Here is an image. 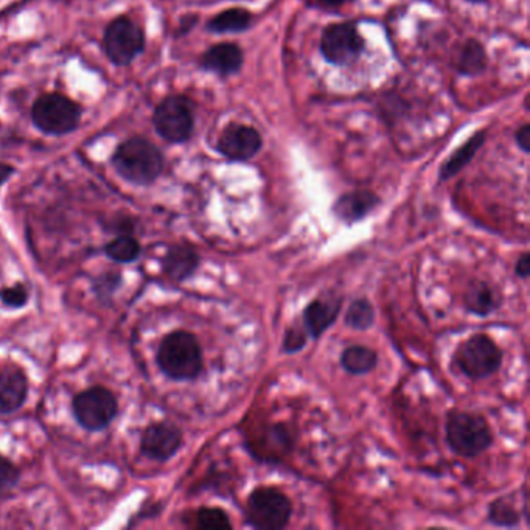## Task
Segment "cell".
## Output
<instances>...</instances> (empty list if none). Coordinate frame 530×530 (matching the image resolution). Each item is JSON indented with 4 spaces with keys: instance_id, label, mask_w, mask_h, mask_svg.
<instances>
[{
    "instance_id": "cell-16",
    "label": "cell",
    "mask_w": 530,
    "mask_h": 530,
    "mask_svg": "<svg viewBox=\"0 0 530 530\" xmlns=\"http://www.w3.org/2000/svg\"><path fill=\"white\" fill-rule=\"evenodd\" d=\"M28 397V380L18 367L0 370V415L19 411Z\"/></svg>"
},
{
    "instance_id": "cell-26",
    "label": "cell",
    "mask_w": 530,
    "mask_h": 530,
    "mask_svg": "<svg viewBox=\"0 0 530 530\" xmlns=\"http://www.w3.org/2000/svg\"><path fill=\"white\" fill-rule=\"evenodd\" d=\"M196 527L203 530L232 529L229 515L220 507H203L196 512Z\"/></svg>"
},
{
    "instance_id": "cell-14",
    "label": "cell",
    "mask_w": 530,
    "mask_h": 530,
    "mask_svg": "<svg viewBox=\"0 0 530 530\" xmlns=\"http://www.w3.org/2000/svg\"><path fill=\"white\" fill-rule=\"evenodd\" d=\"M342 297H327V299H314L305 307L302 314V325L308 336L319 339L328 328L335 324L341 313Z\"/></svg>"
},
{
    "instance_id": "cell-31",
    "label": "cell",
    "mask_w": 530,
    "mask_h": 530,
    "mask_svg": "<svg viewBox=\"0 0 530 530\" xmlns=\"http://www.w3.org/2000/svg\"><path fill=\"white\" fill-rule=\"evenodd\" d=\"M381 112H383V119L386 122L392 123V120H397L398 117L405 114L408 105H405V100L398 97V95L392 94L389 98H384L383 102L380 103Z\"/></svg>"
},
{
    "instance_id": "cell-6",
    "label": "cell",
    "mask_w": 530,
    "mask_h": 530,
    "mask_svg": "<svg viewBox=\"0 0 530 530\" xmlns=\"http://www.w3.org/2000/svg\"><path fill=\"white\" fill-rule=\"evenodd\" d=\"M293 504L285 493L274 487L252 490L246 504V521L260 530H280L288 526Z\"/></svg>"
},
{
    "instance_id": "cell-4",
    "label": "cell",
    "mask_w": 530,
    "mask_h": 530,
    "mask_svg": "<svg viewBox=\"0 0 530 530\" xmlns=\"http://www.w3.org/2000/svg\"><path fill=\"white\" fill-rule=\"evenodd\" d=\"M81 106L63 94H44L36 98L32 120L41 133L47 136H66L80 126Z\"/></svg>"
},
{
    "instance_id": "cell-25",
    "label": "cell",
    "mask_w": 530,
    "mask_h": 530,
    "mask_svg": "<svg viewBox=\"0 0 530 530\" xmlns=\"http://www.w3.org/2000/svg\"><path fill=\"white\" fill-rule=\"evenodd\" d=\"M489 521L498 527H517L521 521V513L510 498H499L490 504Z\"/></svg>"
},
{
    "instance_id": "cell-1",
    "label": "cell",
    "mask_w": 530,
    "mask_h": 530,
    "mask_svg": "<svg viewBox=\"0 0 530 530\" xmlns=\"http://www.w3.org/2000/svg\"><path fill=\"white\" fill-rule=\"evenodd\" d=\"M112 168L133 185L148 187L164 173V154L145 137H131L120 143L111 157Z\"/></svg>"
},
{
    "instance_id": "cell-7",
    "label": "cell",
    "mask_w": 530,
    "mask_h": 530,
    "mask_svg": "<svg viewBox=\"0 0 530 530\" xmlns=\"http://www.w3.org/2000/svg\"><path fill=\"white\" fill-rule=\"evenodd\" d=\"M454 363L470 380H484L498 372L503 364V350L489 336L473 335L456 350Z\"/></svg>"
},
{
    "instance_id": "cell-19",
    "label": "cell",
    "mask_w": 530,
    "mask_h": 530,
    "mask_svg": "<svg viewBox=\"0 0 530 530\" xmlns=\"http://www.w3.org/2000/svg\"><path fill=\"white\" fill-rule=\"evenodd\" d=\"M485 137H487V131H478L473 134L462 147L457 148L447 161L443 162L442 167L439 170L440 181H450L451 178L461 173L476 156L482 145H484Z\"/></svg>"
},
{
    "instance_id": "cell-2",
    "label": "cell",
    "mask_w": 530,
    "mask_h": 530,
    "mask_svg": "<svg viewBox=\"0 0 530 530\" xmlns=\"http://www.w3.org/2000/svg\"><path fill=\"white\" fill-rule=\"evenodd\" d=\"M156 361L170 380L193 381L203 372V349L193 333L175 330L162 339Z\"/></svg>"
},
{
    "instance_id": "cell-22",
    "label": "cell",
    "mask_w": 530,
    "mask_h": 530,
    "mask_svg": "<svg viewBox=\"0 0 530 530\" xmlns=\"http://www.w3.org/2000/svg\"><path fill=\"white\" fill-rule=\"evenodd\" d=\"M342 369L352 375H366L378 366L375 350L366 346H350L341 353Z\"/></svg>"
},
{
    "instance_id": "cell-32",
    "label": "cell",
    "mask_w": 530,
    "mask_h": 530,
    "mask_svg": "<svg viewBox=\"0 0 530 530\" xmlns=\"http://www.w3.org/2000/svg\"><path fill=\"white\" fill-rule=\"evenodd\" d=\"M515 140H517L518 147L521 148L523 153H530V125L524 123L521 128H518L517 134H515Z\"/></svg>"
},
{
    "instance_id": "cell-28",
    "label": "cell",
    "mask_w": 530,
    "mask_h": 530,
    "mask_svg": "<svg viewBox=\"0 0 530 530\" xmlns=\"http://www.w3.org/2000/svg\"><path fill=\"white\" fill-rule=\"evenodd\" d=\"M28 299H30V294L22 283L5 286L0 290V302L7 308H24Z\"/></svg>"
},
{
    "instance_id": "cell-12",
    "label": "cell",
    "mask_w": 530,
    "mask_h": 530,
    "mask_svg": "<svg viewBox=\"0 0 530 530\" xmlns=\"http://www.w3.org/2000/svg\"><path fill=\"white\" fill-rule=\"evenodd\" d=\"M184 436L173 423H151L140 439V453L151 461L167 462L181 450Z\"/></svg>"
},
{
    "instance_id": "cell-9",
    "label": "cell",
    "mask_w": 530,
    "mask_h": 530,
    "mask_svg": "<svg viewBox=\"0 0 530 530\" xmlns=\"http://www.w3.org/2000/svg\"><path fill=\"white\" fill-rule=\"evenodd\" d=\"M145 32L128 16H119L109 22L103 35V49L109 61L116 66H130L145 50Z\"/></svg>"
},
{
    "instance_id": "cell-5",
    "label": "cell",
    "mask_w": 530,
    "mask_h": 530,
    "mask_svg": "<svg viewBox=\"0 0 530 530\" xmlns=\"http://www.w3.org/2000/svg\"><path fill=\"white\" fill-rule=\"evenodd\" d=\"M154 130L168 143H185L195 131V106L185 95L165 97L154 109Z\"/></svg>"
},
{
    "instance_id": "cell-15",
    "label": "cell",
    "mask_w": 530,
    "mask_h": 530,
    "mask_svg": "<svg viewBox=\"0 0 530 530\" xmlns=\"http://www.w3.org/2000/svg\"><path fill=\"white\" fill-rule=\"evenodd\" d=\"M380 198L370 190H355L339 196L333 204V215L346 224H355L369 217L377 209Z\"/></svg>"
},
{
    "instance_id": "cell-20",
    "label": "cell",
    "mask_w": 530,
    "mask_h": 530,
    "mask_svg": "<svg viewBox=\"0 0 530 530\" xmlns=\"http://www.w3.org/2000/svg\"><path fill=\"white\" fill-rule=\"evenodd\" d=\"M457 74L464 77H479L484 74L485 69L489 66V55L487 50L482 46L478 39L470 38L465 41L462 49L457 55L456 64Z\"/></svg>"
},
{
    "instance_id": "cell-38",
    "label": "cell",
    "mask_w": 530,
    "mask_h": 530,
    "mask_svg": "<svg viewBox=\"0 0 530 530\" xmlns=\"http://www.w3.org/2000/svg\"><path fill=\"white\" fill-rule=\"evenodd\" d=\"M467 2H470V4H485L487 0H467Z\"/></svg>"
},
{
    "instance_id": "cell-37",
    "label": "cell",
    "mask_w": 530,
    "mask_h": 530,
    "mask_svg": "<svg viewBox=\"0 0 530 530\" xmlns=\"http://www.w3.org/2000/svg\"><path fill=\"white\" fill-rule=\"evenodd\" d=\"M319 5H322V7L327 8H336L341 7L342 4H344V0H316Z\"/></svg>"
},
{
    "instance_id": "cell-8",
    "label": "cell",
    "mask_w": 530,
    "mask_h": 530,
    "mask_svg": "<svg viewBox=\"0 0 530 530\" xmlns=\"http://www.w3.org/2000/svg\"><path fill=\"white\" fill-rule=\"evenodd\" d=\"M72 409L75 420L81 428L97 433L108 428L116 420L119 414V401L109 389L94 386L75 395Z\"/></svg>"
},
{
    "instance_id": "cell-29",
    "label": "cell",
    "mask_w": 530,
    "mask_h": 530,
    "mask_svg": "<svg viewBox=\"0 0 530 530\" xmlns=\"http://www.w3.org/2000/svg\"><path fill=\"white\" fill-rule=\"evenodd\" d=\"M21 479V470H19L10 459L0 456V495L10 492Z\"/></svg>"
},
{
    "instance_id": "cell-33",
    "label": "cell",
    "mask_w": 530,
    "mask_h": 530,
    "mask_svg": "<svg viewBox=\"0 0 530 530\" xmlns=\"http://www.w3.org/2000/svg\"><path fill=\"white\" fill-rule=\"evenodd\" d=\"M515 274L520 279H527L530 274V255L527 252H524L518 259L517 265H515Z\"/></svg>"
},
{
    "instance_id": "cell-27",
    "label": "cell",
    "mask_w": 530,
    "mask_h": 530,
    "mask_svg": "<svg viewBox=\"0 0 530 530\" xmlns=\"http://www.w3.org/2000/svg\"><path fill=\"white\" fill-rule=\"evenodd\" d=\"M122 286V274L117 271L103 272L92 283L95 296L103 304H111L112 297Z\"/></svg>"
},
{
    "instance_id": "cell-13",
    "label": "cell",
    "mask_w": 530,
    "mask_h": 530,
    "mask_svg": "<svg viewBox=\"0 0 530 530\" xmlns=\"http://www.w3.org/2000/svg\"><path fill=\"white\" fill-rule=\"evenodd\" d=\"M243 64H245L243 50L232 42H221L209 47L199 60L201 69L223 78L238 74L243 69Z\"/></svg>"
},
{
    "instance_id": "cell-36",
    "label": "cell",
    "mask_w": 530,
    "mask_h": 530,
    "mask_svg": "<svg viewBox=\"0 0 530 530\" xmlns=\"http://www.w3.org/2000/svg\"><path fill=\"white\" fill-rule=\"evenodd\" d=\"M14 173H16V168H14L13 165L0 162V187H2L5 182L10 181V178Z\"/></svg>"
},
{
    "instance_id": "cell-34",
    "label": "cell",
    "mask_w": 530,
    "mask_h": 530,
    "mask_svg": "<svg viewBox=\"0 0 530 530\" xmlns=\"http://www.w3.org/2000/svg\"><path fill=\"white\" fill-rule=\"evenodd\" d=\"M198 24V16L195 14H189L185 16L181 21V28H179V35H187V33L192 32L193 28Z\"/></svg>"
},
{
    "instance_id": "cell-3",
    "label": "cell",
    "mask_w": 530,
    "mask_h": 530,
    "mask_svg": "<svg viewBox=\"0 0 530 530\" xmlns=\"http://www.w3.org/2000/svg\"><path fill=\"white\" fill-rule=\"evenodd\" d=\"M447 443L454 454L473 459L493 445L489 422L475 412H451L447 420Z\"/></svg>"
},
{
    "instance_id": "cell-24",
    "label": "cell",
    "mask_w": 530,
    "mask_h": 530,
    "mask_svg": "<svg viewBox=\"0 0 530 530\" xmlns=\"http://www.w3.org/2000/svg\"><path fill=\"white\" fill-rule=\"evenodd\" d=\"M347 327L364 332L375 324V308L367 299L353 300L344 316Z\"/></svg>"
},
{
    "instance_id": "cell-10",
    "label": "cell",
    "mask_w": 530,
    "mask_h": 530,
    "mask_svg": "<svg viewBox=\"0 0 530 530\" xmlns=\"http://www.w3.org/2000/svg\"><path fill=\"white\" fill-rule=\"evenodd\" d=\"M319 49L327 63L350 66L360 60L366 41L355 22H335L324 28Z\"/></svg>"
},
{
    "instance_id": "cell-17",
    "label": "cell",
    "mask_w": 530,
    "mask_h": 530,
    "mask_svg": "<svg viewBox=\"0 0 530 530\" xmlns=\"http://www.w3.org/2000/svg\"><path fill=\"white\" fill-rule=\"evenodd\" d=\"M199 263L201 257L193 246L173 245L165 252L162 268L171 280L184 282L195 274Z\"/></svg>"
},
{
    "instance_id": "cell-11",
    "label": "cell",
    "mask_w": 530,
    "mask_h": 530,
    "mask_svg": "<svg viewBox=\"0 0 530 530\" xmlns=\"http://www.w3.org/2000/svg\"><path fill=\"white\" fill-rule=\"evenodd\" d=\"M263 137L259 131L243 123L232 122L224 128L217 151L227 161L248 162L262 151Z\"/></svg>"
},
{
    "instance_id": "cell-21",
    "label": "cell",
    "mask_w": 530,
    "mask_h": 530,
    "mask_svg": "<svg viewBox=\"0 0 530 530\" xmlns=\"http://www.w3.org/2000/svg\"><path fill=\"white\" fill-rule=\"evenodd\" d=\"M254 24V16L245 8H229L213 16L207 22V30L215 35H226V33H243Z\"/></svg>"
},
{
    "instance_id": "cell-23",
    "label": "cell",
    "mask_w": 530,
    "mask_h": 530,
    "mask_svg": "<svg viewBox=\"0 0 530 530\" xmlns=\"http://www.w3.org/2000/svg\"><path fill=\"white\" fill-rule=\"evenodd\" d=\"M140 252H142L140 243L131 234L119 235L105 246L106 257L117 263L136 262L140 257Z\"/></svg>"
},
{
    "instance_id": "cell-35",
    "label": "cell",
    "mask_w": 530,
    "mask_h": 530,
    "mask_svg": "<svg viewBox=\"0 0 530 530\" xmlns=\"http://www.w3.org/2000/svg\"><path fill=\"white\" fill-rule=\"evenodd\" d=\"M114 226V224H112ZM134 229V221L131 218H122V220H116V226L114 231L119 232L120 235L131 234Z\"/></svg>"
},
{
    "instance_id": "cell-30",
    "label": "cell",
    "mask_w": 530,
    "mask_h": 530,
    "mask_svg": "<svg viewBox=\"0 0 530 530\" xmlns=\"http://www.w3.org/2000/svg\"><path fill=\"white\" fill-rule=\"evenodd\" d=\"M307 341L308 332L305 330L304 325H302V327L294 325V327L288 328L285 332V336H283V353H288V355H290V353L300 352V350L307 346Z\"/></svg>"
},
{
    "instance_id": "cell-18",
    "label": "cell",
    "mask_w": 530,
    "mask_h": 530,
    "mask_svg": "<svg viewBox=\"0 0 530 530\" xmlns=\"http://www.w3.org/2000/svg\"><path fill=\"white\" fill-rule=\"evenodd\" d=\"M503 305V296L487 282H473L465 293V308L479 318H487Z\"/></svg>"
}]
</instances>
